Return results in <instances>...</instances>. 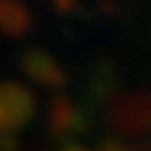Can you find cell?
Segmentation results:
<instances>
[{"label":"cell","instance_id":"6da1fadb","mask_svg":"<svg viewBox=\"0 0 151 151\" xmlns=\"http://www.w3.org/2000/svg\"><path fill=\"white\" fill-rule=\"evenodd\" d=\"M27 113H30L27 92L15 83H0V130L15 127L18 122L27 119Z\"/></svg>","mask_w":151,"mask_h":151},{"label":"cell","instance_id":"7a4b0ae2","mask_svg":"<svg viewBox=\"0 0 151 151\" xmlns=\"http://www.w3.org/2000/svg\"><path fill=\"white\" fill-rule=\"evenodd\" d=\"M24 27H27L24 6L15 3V0H0V33L18 36V33H24Z\"/></svg>","mask_w":151,"mask_h":151}]
</instances>
